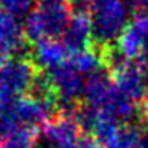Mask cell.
I'll list each match as a JSON object with an SVG mask.
<instances>
[{"label":"cell","instance_id":"obj_1","mask_svg":"<svg viewBox=\"0 0 148 148\" xmlns=\"http://www.w3.org/2000/svg\"><path fill=\"white\" fill-rule=\"evenodd\" d=\"M83 100V108L94 115L113 119L123 126L137 115V103L124 99L112 83L110 75L105 72H99L86 78Z\"/></svg>","mask_w":148,"mask_h":148},{"label":"cell","instance_id":"obj_2","mask_svg":"<svg viewBox=\"0 0 148 148\" xmlns=\"http://www.w3.org/2000/svg\"><path fill=\"white\" fill-rule=\"evenodd\" d=\"M80 8L89 14L94 40L100 45L116 43L134 14L129 0H81Z\"/></svg>","mask_w":148,"mask_h":148},{"label":"cell","instance_id":"obj_3","mask_svg":"<svg viewBox=\"0 0 148 148\" xmlns=\"http://www.w3.org/2000/svg\"><path fill=\"white\" fill-rule=\"evenodd\" d=\"M72 18V10L65 2L42 0L26 16L23 24L26 40L34 45L46 40H59Z\"/></svg>","mask_w":148,"mask_h":148},{"label":"cell","instance_id":"obj_4","mask_svg":"<svg viewBox=\"0 0 148 148\" xmlns=\"http://www.w3.org/2000/svg\"><path fill=\"white\" fill-rule=\"evenodd\" d=\"M37 77L35 64L23 56L0 62V107L27 96Z\"/></svg>","mask_w":148,"mask_h":148},{"label":"cell","instance_id":"obj_5","mask_svg":"<svg viewBox=\"0 0 148 148\" xmlns=\"http://www.w3.org/2000/svg\"><path fill=\"white\" fill-rule=\"evenodd\" d=\"M56 102L43 99L35 94H27L5 107H0V112L5 116L10 129L13 127H30L38 129L51 119Z\"/></svg>","mask_w":148,"mask_h":148},{"label":"cell","instance_id":"obj_6","mask_svg":"<svg viewBox=\"0 0 148 148\" xmlns=\"http://www.w3.org/2000/svg\"><path fill=\"white\" fill-rule=\"evenodd\" d=\"M110 78L124 99L138 103L143 100V91L148 80L147 65L138 61L115 59L110 67Z\"/></svg>","mask_w":148,"mask_h":148},{"label":"cell","instance_id":"obj_7","mask_svg":"<svg viewBox=\"0 0 148 148\" xmlns=\"http://www.w3.org/2000/svg\"><path fill=\"white\" fill-rule=\"evenodd\" d=\"M81 129L75 113H64L49 119L42 127V135L45 143L53 148H78L84 138Z\"/></svg>","mask_w":148,"mask_h":148},{"label":"cell","instance_id":"obj_8","mask_svg":"<svg viewBox=\"0 0 148 148\" xmlns=\"http://www.w3.org/2000/svg\"><path fill=\"white\" fill-rule=\"evenodd\" d=\"M48 78L51 81L58 102L64 105H73L78 99H83L86 78L78 73L73 67H70L67 62L62 67L49 72Z\"/></svg>","mask_w":148,"mask_h":148},{"label":"cell","instance_id":"obj_9","mask_svg":"<svg viewBox=\"0 0 148 148\" xmlns=\"http://www.w3.org/2000/svg\"><path fill=\"white\" fill-rule=\"evenodd\" d=\"M59 40L70 54L91 48V42L94 40V30L89 14L81 8L72 13L70 21Z\"/></svg>","mask_w":148,"mask_h":148},{"label":"cell","instance_id":"obj_10","mask_svg":"<svg viewBox=\"0 0 148 148\" xmlns=\"http://www.w3.org/2000/svg\"><path fill=\"white\" fill-rule=\"evenodd\" d=\"M26 45V35L16 18L0 10V62L16 58Z\"/></svg>","mask_w":148,"mask_h":148},{"label":"cell","instance_id":"obj_11","mask_svg":"<svg viewBox=\"0 0 148 148\" xmlns=\"http://www.w3.org/2000/svg\"><path fill=\"white\" fill-rule=\"evenodd\" d=\"M70 58V53L65 49L61 40H46L34 46V59L42 69L53 72L62 67Z\"/></svg>","mask_w":148,"mask_h":148},{"label":"cell","instance_id":"obj_12","mask_svg":"<svg viewBox=\"0 0 148 148\" xmlns=\"http://www.w3.org/2000/svg\"><path fill=\"white\" fill-rule=\"evenodd\" d=\"M67 64L70 67H73L80 75L88 78L91 75L103 72V54L100 51H97V49L88 48L80 53L70 54Z\"/></svg>","mask_w":148,"mask_h":148},{"label":"cell","instance_id":"obj_13","mask_svg":"<svg viewBox=\"0 0 148 148\" xmlns=\"http://www.w3.org/2000/svg\"><path fill=\"white\" fill-rule=\"evenodd\" d=\"M0 148H38V131L30 127H13L2 138Z\"/></svg>","mask_w":148,"mask_h":148},{"label":"cell","instance_id":"obj_14","mask_svg":"<svg viewBox=\"0 0 148 148\" xmlns=\"http://www.w3.org/2000/svg\"><path fill=\"white\" fill-rule=\"evenodd\" d=\"M138 137H140V127L134 126H121L119 131L110 138L107 143H103L105 148H137Z\"/></svg>","mask_w":148,"mask_h":148},{"label":"cell","instance_id":"obj_15","mask_svg":"<svg viewBox=\"0 0 148 148\" xmlns=\"http://www.w3.org/2000/svg\"><path fill=\"white\" fill-rule=\"evenodd\" d=\"M37 0H0V10L13 18L27 16L35 8Z\"/></svg>","mask_w":148,"mask_h":148},{"label":"cell","instance_id":"obj_16","mask_svg":"<svg viewBox=\"0 0 148 148\" xmlns=\"http://www.w3.org/2000/svg\"><path fill=\"white\" fill-rule=\"evenodd\" d=\"M131 24L137 29V32L140 34L142 37V56H140V61L142 64H145L148 67V13L145 11H138V13L134 14V18L131 19Z\"/></svg>","mask_w":148,"mask_h":148},{"label":"cell","instance_id":"obj_17","mask_svg":"<svg viewBox=\"0 0 148 148\" xmlns=\"http://www.w3.org/2000/svg\"><path fill=\"white\" fill-rule=\"evenodd\" d=\"M78 148H105L100 142H97L96 138L92 137H84L83 142H81V145Z\"/></svg>","mask_w":148,"mask_h":148},{"label":"cell","instance_id":"obj_18","mask_svg":"<svg viewBox=\"0 0 148 148\" xmlns=\"http://www.w3.org/2000/svg\"><path fill=\"white\" fill-rule=\"evenodd\" d=\"M8 131H10V126H8L5 116L2 115V112H0V142H2V138L5 137V134H7Z\"/></svg>","mask_w":148,"mask_h":148},{"label":"cell","instance_id":"obj_19","mask_svg":"<svg viewBox=\"0 0 148 148\" xmlns=\"http://www.w3.org/2000/svg\"><path fill=\"white\" fill-rule=\"evenodd\" d=\"M137 148H148V134L140 129V137H138V145Z\"/></svg>","mask_w":148,"mask_h":148},{"label":"cell","instance_id":"obj_20","mask_svg":"<svg viewBox=\"0 0 148 148\" xmlns=\"http://www.w3.org/2000/svg\"><path fill=\"white\" fill-rule=\"evenodd\" d=\"M140 129L148 134V113H145V116L142 118V126H140Z\"/></svg>","mask_w":148,"mask_h":148},{"label":"cell","instance_id":"obj_21","mask_svg":"<svg viewBox=\"0 0 148 148\" xmlns=\"http://www.w3.org/2000/svg\"><path fill=\"white\" fill-rule=\"evenodd\" d=\"M143 102H145V105L148 107V80H147V84H145V91H143Z\"/></svg>","mask_w":148,"mask_h":148},{"label":"cell","instance_id":"obj_22","mask_svg":"<svg viewBox=\"0 0 148 148\" xmlns=\"http://www.w3.org/2000/svg\"><path fill=\"white\" fill-rule=\"evenodd\" d=\"M38 148H53V147H49V145L43 143V145H38Z\"/></svg>","mask_w":148,"mask_h":148},{"label":"cell","instance_id":"obj_23","mask_svg":"<svg viewBox=\"0 0 148 148\" xmlns=\"http://www.w3.org/2000/svg\"><path fill=\"white\" fill-rule=\"evenodd\" d=\"M59 2H65V3H67V0H59Z\"/></svg>","mask_w":148,"mask_h":148}]
</instances>
